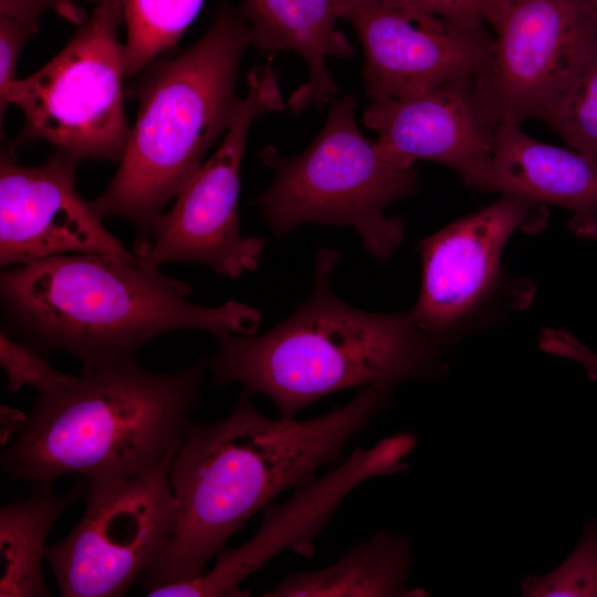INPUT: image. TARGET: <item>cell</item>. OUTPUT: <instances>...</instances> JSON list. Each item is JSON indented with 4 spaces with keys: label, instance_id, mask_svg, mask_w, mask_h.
I'll return each instance as SVG.
<instances>
[{
    "label": "cell",
    "instance_id": "30bf717a",
    "mask_svg": "<svg viewBox=\"0 0 597 597\" xmlns=\"http://www.w3.org/2000/svg\"><path fill=\"white\" fill-rule=\"evenodd\" d=\"M544 205L503 193L418 243L422 276L412 314L447 352L474 331L503 290L502 253L516 231L546 224Z\"/></svg>",
    "mask_w": 597,
    "mask_h": 597
},
{
    "label": "cell",
    "instance_id": "ffe728a7",
    "mask_svg": "<svg viewBox=\"0 0 597 597\" xmlns=\"http://www.w3.org/2000/svg\"><path fill=\"white\" fill-rule=\"evenodd\" d=\"M535 118L597 164V34L589 24Z\"/></svg>",
    "mask_w": 597,
    "mask_h": 597
},
{
    "label": "cell",
    "instance_id": "3957f363",
    "mask_svg": "<svg viewBox=\"0 0 597 597\" xmlns=\"http://www.w3.org/2000/svg\"><path fill=\"white\" fill-rule=\"evenodd\" d=\"M339 261L333 249L315 259L313 287L286 320L263 335H214L209 364L218 386L240 383L262 394L280 417L295 418L341 390L440 378L442 349L416 323L412 310L373 313L341 300L329 281Z\"/></svg>",
    "mask_w": 597,
    "mask_h": 597
},
{
    "label": "cell",
    "instance_id": "ac0fdd59",
    "mask_svg": "<svg viewBox=\"0 0 597 597\" xmlns=\"http://www.w3.org/2000/svg\"><path fill=\"white\" fill-rule=\"evenodd\" d=\"M410 540L379 531L349 548L334 564L290 574L263 596L270 597H401L428 596L409 589Z\"/></svg>",
    "mask_w": 597,
    "mask_h": 597
},
{
    "label": "cell",
    "instance_id": "2e32d148",
    "mask_svg": "<svg viewBox=\"0 0 597 597\" xmlns=\"http://www.w3.org/2000/svg\"><path fill=\"white\" fill-rule=\"evenodd\" d=\"M483 191L551 203L572 212L576 237L597 239V164L577 153L538 142L517 123L495 126Z\"/></svg>",
    "mask_w": 597,
    "mask_h": 597
},
{
    "label": "cell",
    "instance_id": "603a6c76",
    "mask_svg": "<svg viewBox=\"0 0 597 597\" xmlns=\"http://www.w3.org/2000/svg\"><path fill=\"white\" fill-rule=\"evenodd\" d=\"M0 363L8 386L17 391L24 386L34 387L40 396L55 394L69 387L77 376L54 369L43 353L11 339L0 333Z\"/></svg>",
    "mask_w": 597,
    "mask_h": 597
},
{
    "label": "cell",
    "instance_id": "4316f807",
    "mask_svg": "<svg viewBox=\"0 0 597 597\" xmlns=\"http://www.w3.org/2000/svg\"><path fill=\"white\" fill-rule=\"evenodd\" d=\"M538 347L554 356L579 364L586 375L597 383V350L590 349L564 328H544L538 338Z\"/></svg>",
    "mask_w": 597,
    "mask_h": 597
},
{
    "label": "cell",
    "instance_id": "7c38bea8",
    "mask_svg": "<svg viewBox=\"0 0 597 597\" xmlns=\"http://www.w3.org/2000/svg\"><path fill=\"white\" fill-rule=\"evenodd\" d=\"M335 9L363 44V77L371 102L475 78L491 55L493 36L484 27L408 12L385 0H339Z\"/></svg>",
    "mask_w": 597,
    "mask_h": 597
},
{
    "label": "cell",
    "instance_id": "d6986e66",
    "mask_svg": "<svg viewBox=\"0 0 597 597\" xmlns=\"http://www.w3.org/2000/svg\"><path fill=\"white\" fill-rule=\"evenodd\" d=\"M87 491V480L78 479L64 495L52 483H33L30 496L0 509L1 597L51 596L41 559L48 535L66 507Z\"/></svg>",
    "mask_w": 597,
    "mask_h": 597
},
{
    "label": "cell",
    "instance_id": "8992f818",
    "mask_svg": "<svg viewBox=\"0 0 597 597\" xmlns=\"http://www.w3.org/2000/svg\"><path fill=\"white\" fill-rule=\"evenodd\" d=\"M357 104L352 94L333 100L322 130L296 156L265 146L259 157L273 170V184L252 203L277 235L306 222L349 226L375 259L387 260L405 232L402 218H388L385 210L417 192L418 171L377 154L357 126Z\"/></svg>",
    "mask_w": 597,
    "mask_h": 597
},
{
    "label": "cell",
    "instance_id": "e0dca14e",
    "mask_svg": "<svg viewBox=\"0 0 597 597\" xmlns=\"http://www.w3.org/2000/svg\"><path fill=\"white\" fill-rule=\"evenodd\" d=\"M250 29V42L262 52L292 50L308 66V81L289 98L294 114L332 102L338 91L326 59L350 57L355 49L336 29L333 0H242L239 9Z\"/></svg>",
    "mask_w": 597,
    "mask_h": 597
},
{
    "label": "cell",
    "instance_id": "484cf974",
    "mask_svg": "<svg viewBox=\"0 0 597 597\" xmlns=\"http://www.w3.org/2000/svg\"><path fill=\"white\" fill-rule=\"evenodd\" d=\"M54 9L72 22L83 23L86 15L71 0H0V15L10 18L38 32L41 15Z\"/></svg>",
    "mask_w": 597,
    "mask_h": 597
},
{
    "label": "cell",
    "instance_id": "f1b7e54d",
    "mask_svg": "<svg viewBox=\"0 0 597 597\" xmlns=\"http://www.w3.org/2000/svg\"><path fill=\"white\" fill-rule=\"evenodd\" d=\"M587 23L597 34V0H575Z\"/></svg>",
    "mask_w": 597,
    "mask_h": 597
},
{
    "label": "cell",
    "instance_id": "ba28073f",
    "mask_svg": "<svg viewBox=\"0 0 597 597\" xmlns=\"http://www.w3.org/2000/svg\"><path fill=\"white\" fill-rule=\"evenodd\" d=\"M171 461L122 480L87 481L82 519L44 551L61 596H123L156 565L177 521Z\"/></svg>",
    "mask_w": 597,
    "mask_h": 597
},
{
    "label": "cell",
    "instance_id": "6da1fadb",
    "mask_svg": "<svg viewBox=\"0 0 597 597\" xmlns=\"http://www.w3.org/2000/svg\"><path fill=\"white\" fill-rule=\"evenodd\" d=\"M394 389L360 388L318 417L272 419L243 390L223 420L190 423L169 470L177 504L171 540L139 582L148 590L201 576L230 537L281 493L307 485L392 401Z\"/></svg>",
    "mask_w": 597,
    "mask_h": 597
},
{
    "label": "cell",
    "instance_id": "8fae6325",
    "mask_svg": "<svg viewBox=\"0 0 597 597\" xmlns=\"http://www.w3.org/2000/svg\"><path fill=\"white\" fill-rule=\"evenodd\" d=\"M416 444V434L402 431L380 439L370 448L355 449L322 478L296 489L286 502L266 505L255 535L237 548L222 549L210 572L154 588L147 596H249L240 588L247 577L286 549L311 557L314 540L347 494L369 479L406 470L408 464L404 460Z\"/></svg>",
    "mask_w": 597,
    "mask_h": 597
},
{
    "label": "cell",
    "instance_id": "7a4b0ae2",
    "mask_svg": "<svg viewBox=\"0 0 597 597\" xmlns=\"http://www.w3.org/2000/svg\"><path fill=\"white\" fill-rule=\"evenodd\" d=\"M190 293L159 268L98 253L54 255L0 276L4 333L46 356L71 354L83 369L135 362L143 345L175 329L258 332L256 308L234 301L198 305L187 301Z\"/></svg>",
    "mask_w": 597,
    "mask_h": 597
},
{
    "label": "cell",
    "instance_id": "4fadbf2b",
    "mask_svg": "<svg viewBox=\"0 0 597 597\" xmlns=\"http://www.w3.org/2000/svg\"><path fill=\"white\" fill-rule=\"evenodd\" d=\"M81 159L64 149L38 166L18 163L13 146L0 159V264L24 265L67 253H98L138 263L107 231L92 201L77 192Z\"/></svg>",
    "mask_w": 597,
    "mask_h": 597
},
{
    "label": "cell",
    "instance_id": "7402d4cb",
    "mask_svg": "<svg viewBox=\"0 0 597 597\" xmlns=\"http://www.w3.org/2000/svg\"><path fill=\"white\" fill-rule=\"evenodd\" d=\"M523 597H597V519L588 521L570 555L545 575L521 582Z\"/></svg>",
    "mask_w": 597,
    "mask_h": 597
},
{
    "label": "cell",
    "instance_id": "5bb4252c",
    "mask_svg": "<svg viewBox=\"0 0 597 597\" xmlns=\"http://www.w3.org/2000/svg\"><path fill=\"white\" fill-rule=\"evenodd\" d=\"M484 22L495 35L474 78L496 126L536 116L588 25L575 0H489Z\"/></svg>",
    "mask_w": 597,
    "mask_h": 597
},
{
    "label": "cell",
    "instance_id": "83f0119b",
    "mask_svg": "<svg viewBox=\"0 0 597 597\" xmlns=\"http://www.w3.org/2000/svg\"><path fill=\"white\" fill-rule=\"evenodd\" d=\"M27 417L7 406H1V443H6L14 431H20L24 426Z\"/></svg>",
    "mask_w": 597,
    "mask_h": 597
},
{
    "label": "cell",
    "instance_id": "5b68a950",
    "mask_svg": "<svg viewBox=\"0 0 597 597\" xmlns=\"http://www.w3.org/2000/svg\"><path fill=\"white\" fill-rule=\"evenodd\" d=\"M250 43L240 11L223 3L199 41L174 59L154 62L135 88L138 114L119 167L92 202L102 218L119 216L133 223L136 255L150 244L165 206L229 128L240 102L237 72Z\"/></svg>",
    "mask_w": 597,
    "mask_h": 597
},
{
    "label": "cell",
    "instance_id": "cb8c5ba5",
    "mask_svg": "<svg viewBox=\"0 0 597 597\" xmlns=\"http://www.w3.org/2000/svg\"><path fill=\"white\" fill-rule=\"evenodd\" d=\"M408 12L438 17L468 28H483L489 0H385Z\"/></svg>",
    "mask_w": 597,
    "mask_h": 597
},
{
    "label": "cell",
    "instance_id": "d4e9b609",
    "mask_svg": "<svg viewBox=\"0 0 597 597\" xmlns=\"http://www.w3.org/2000/svg\"><path fill=\"white\" fill-rule=\"evenodd\" d=\"M32 31L21 23L0 15V118L9 106L8 97L15 81V67L20 52Z\"/></svg>",
    "mask_w": 597,
    "mask_h": 597
},
{
    "label": "cell",
    "instance_id": "f546056e",
    "mask_svg": "<svg viewBox=\"0 0 597 597\" xmlns=\"http://www.w3.org/2000/svg\"><path fill=\"white\" fill-rule=\"evenodd\" d=\"M337 1H339V0H333L334 4H336Z\"/></svg>",
    "mask_w": 597,
    "mask_h": 597
},
{
    "label": "cell",
    "instance_id": "9a60e30c",
    "mask_svg": "<svg viewBox=\"0 0 597 597\" xmlns=\"http://www.w3.org/2000/svg\"><path fill=\"white\" fill-rule=\"evenodd\" d=\"M364 124L378 134L377 154L402 168L431 160L454 169L465 186L483 191L495 125L485 114L474 78L371 102Z\"/></svg>",
    "mask_w": 597,
    "mask_h": 597
},
{
    "label": "cell",
    "instance_id": "44dd1931",
    "mask_svg": "<svg viewBox=\"0 0 597 597\" xmlns=\"http://www.w3.org/2000/svg\"><path fill=\"white\" fill-rule=\"evenodd\" d=\"M98 1V0H96ZM126 41L121 45L124 77H132L161 52L175 48L203 0H119Z\"/></svg>",
    "mask_w": 597,
    "mask_h": 597
},
{
    "label": "cell",
    "instance_id": "9c48e42d",
    "mask_svg": "<svg viewBox=\"0 0 597 597\" xmlns=\"http://www.w3.org/2000/svg\"><path fill=\"white\" fill-rule=\"evenodd\" d=\"M247 81L248 94L240 100L222 143L177 195L172 209L159 217L150 244L137 254L142 264L193 262L226 277L258 268L264 241L239 232L240 165L253 121L284 111L285 104L272 60L252 69Z\"/></svg>",
    "mask_w": 597,
    "mask_h": 597
},
{
    "label": "cell",
    "instance_id": "277c9868",
    "mask_svg": "<svg viewBox=\"0 0 597 597\" xmlns=\"http://www.w3.org/2000/svg\"><path fill=\"white\" fill-rule=\"evenodd\" d=\"M207 366L201 359L164 374L135 360L82 369L69 387L39 396L1 453L3 472L31 483L66 474L109 482L171 461L191 423Z\"/></svg>",
    "mask_w": 597,
    "mask_h": 597
},
{
    "label": "cell",
    "instance_id": "52a82bcc",
    "mask_svg": "<svg viewBox=\"0 0 597 597\" xmlns=\"http://www.w3.org/2000/svg\"><path fill=\"white\" fill-rule=\"evenodd\" d=\"M98 1L52 60L13 82L8 103L25 118L18 142L44 139L81 160L122 159L130 134L117 41L124 14L119 0Z\"/></svg>",
    "mask_w": 597,
    "mask_h": 597
}]
</instances>
